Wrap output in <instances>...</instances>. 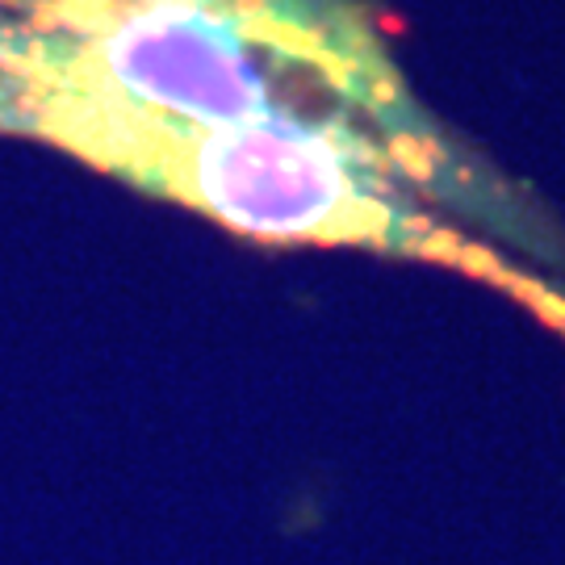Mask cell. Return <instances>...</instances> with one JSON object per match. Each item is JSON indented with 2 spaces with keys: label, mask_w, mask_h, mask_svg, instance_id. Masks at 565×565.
Listing matches in <instances>:
<instances>
[{
  "label": "cell",
  "mask_w": 565,
  "mask_h": 565,
  "mask_svg": "<svg viewBox=\"0 0 565 565\" xmlns=\"http://www.w3.org/2000/svg\"><path fill=\"white\" fill-rule=\"evenodd\" d=\"M9 130L135 184L151 198L260 243L364 247L436 264L503 289L548 331L565 335V294L507 264L490 243L448 226L411 184L394 151L319 121L264 118L235 126H168L67 102H21Z\"/></svg>",
  "instance_id": "cell-2"
},
{
  "label": "cell",
  "mask_w": 565,
  "mask_h": 565,
  "mask_svg": "<svg viewBox=\"0 0 565 565\" xmlns=\"http://www.w3.org/2000/svg\"><path fill=\"white\" fill-rule=\"evenodd\" d=\"M0 126H9V84L0 76Z\"/></svg>",
  "instance_id": "cell-3"
},
{
  "label": "cell",
  "mask_w": 565,
  "mask_h": 565,
  "mask_svg": "<svg viewBox=\"0 0 565 565\" xmlns=\"http://www.w3.org/2000/svg\"><path fill=\"white\" fill-rule=\"evenodd\" d=\"M9 114L67 102L168 126L294 118L369 135L411 184L503 226L515 198L415 102L356 0H9Z\"/></svg>",
  "instance_id": "cell-1"
}]
</instances>
